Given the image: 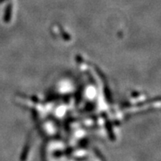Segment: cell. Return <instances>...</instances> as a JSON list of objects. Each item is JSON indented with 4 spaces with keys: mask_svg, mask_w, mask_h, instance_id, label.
Masks as SVG:
<instances>
[{
    "mask_svg": "<svg viewBox=\"0 0 161 161\" xmlns=\"http://www.w3.org/2000/svg\"><path fill=\"white\" fill-rule=\"evenodd\" d=\"M2 1H3V0H0V2H2Z\"/></svg>",
    "mask_w": 161,
    "mask_h": 161,
    "instance_id": "1",
    "label": "cell"
}]
</instances>
